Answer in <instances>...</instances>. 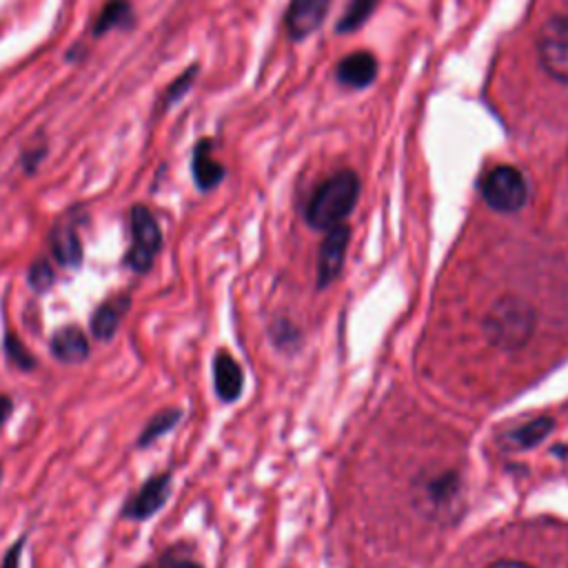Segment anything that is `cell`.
<instances>
[{
  "label": "cell",
  "instance_id": "8992f818",
  "mask_svg": "<svg viewBox=\"0 0 568 568\" xmlns=\"http://www.w3.org/2000/svg\"><path fill=\"white\" fill-rule=\"evenodd\" d=\"M173 475L171 473H158L151 475L142 486L124 501L122 517L129 521H146L151 519L169 499L171 495Z\"/></svg>",
  "mask_w": 568,
  "mask_h": 568
},
{
  "label": "cell",
  "instance_id": "5bb4252c",
  "mask_svg": "<svg viewBox=\"0 0 568 568\" xmlns=\"http://www.w3.org/2000/svg\"><path fill=\"white\" fill-rule=\"evenodd\" d=\"M131 306V297L129 295H118V297H111L106 302H102L93 315H91V335L98 339V342H111L120 328V322L122 317L126 315V308Z\"/></svg>",
  "mask_w": 568,
  "mask_h": 568
},
{
  "label": "cell",
  "instance_id": "44dd1931",
  "mask_svg": "<svg viewBox=\"0 0 568 568\" xmlns=\"http://www.w3.org/2000/svg\"><path fill=\"white\" fill-rule=\"evenodd\" d=\"M55 282V273H53V266L47 257H36L31 264H29V271H27V284L33 293L42 295L47 293Z\"/></svg>",
  "mask_w": 568,
  "mask_h": 568
},
{
  "label": "cell",
  "instance_id": "8fae6325",
  "mask_svg": "<svg viewBox=\"0 0 568 568\" xmlns=\"http://www.w3.org/2000/svg\"><path fill=\"white\" fill-rule=\"evenodd\" d=\"M226 169L213 158V142L200 138L191 153V175L200 191H211L224 180Z\"/></svg>",
  "mask_w": 568,
  "mask_h": 568
},
{
  "label": "cell",
  "instance_id": "603a6c76",
  "mask_svg": "<svg viewBox=\"0 0 568 568\" xmlns=\"http://www.w3.org/2000/svg\"><path fill=\"white\" fill-rule=\"evenodd\" d=\"M24 544H27V535H20V537L9 546V550L4 552L0 568H20V559H22Z\"/></svg>",
  "mask_w": 568,
  "mask_h": 568
},
{
  "label": "cell",
  "instance_id": "e0dca14e",
  "mask_svg": "<svg viewBox=\"0 0 568 568\" xmlns=\"http://www.w3.org/2000/svg\"><path fill=\"white\" fill-rule=\"evenodd\" d=\"M552 426H555V422L550 417H535V419L524 422V424L515 426L513 430H508L506 442L513 448H532L552 430Z\"/></svg>",
  "mask_w": 568,
  "mask_h": 568
},
{
  "label": "cell",
  "instance_id": "5b68a950",
  "mask_svg": "<svg viewBox=\"0 0 568 568\" xmlns=\"http://www.w3.org/2000/svg\"><path fill=\"white\" fill-rule=\"evenodd\" d=\"M537 55L544 71L568 84V16H552L537 36Z\"/></svg>",
  "mask_w": 568,
  "mask_h": 568
},
{
  "label": "cell",
  "instance_id": "d4e9b609",
  "mask_svg": "<svg viewBox=\"0 0 568 568\" xmlns=\"http://www.w3.org/2000/svg\"><path fill=\"white\" fill-rule=\"evenodd\" d=\"M488 568H532V566L526 561H517V559H499V561L490 564Z\"/></svg>",
  "mask_w": 568,
  "mask_h": 568
},
{
  "label": "cell",
  "instance_id": "6da1fadb",
  "mask_svg": "<svg viewBox=\"0 0 568 568\" xmlns=\"http://www.w3.org/2000/svg\"><path fill=\"white\" fill-rule=\"evenodd\" d=\"M535 308L517 295L499 297L484 317L486 337L506 351H517L528 344L535 333Z\"/></svg>",
  "mask_w": 568,
  "mask_h": 568
},
{
  "label": "cell",
  "instance_id": "277c9868",
  "mask_svg": "<svg viewBox=\"0 0 568 568\" xmlns=\"http://www.w3.org/2000/svg\"><path fill=\"white\" fill-rule=\"evenodd\" d=\"M481 197L484 202L499 213H515L528 200L526 178L508 164H499L490 169L481 180Z\"/></svg>",
  "mask_w": 568,
  "mask_h": 568
},
{
  "label": "cell",
  "instance_id": "7a4b0ae2",
  "mask_svg": "<svg viewBox=\"0 0 568 568\" xmlns=\"http://www.w3.org/2000/svg\"><path fill=\"white\" fill-rule=\"evenodd\" d=\"M359 197V178L353 171H339L328 178L306 206V222L313 229L328 231L342 224Z\"/></svg>",
  "mask_w": 568,
  "mask_h": 568
},
{
  "label": "cell",
  "instance_id": "3957f363",
  "mask_svg": "<svg viewBox=\"0 0 568 568\" xmlns=\"http://www.w3.org/2000/svg\"><path fill=\"white\" fill-rule=\"evenodd\" d=\"M131 244L124 253V266L138 275L151 271L155 255L162 248V229L146 204H133L129 211Z\"/></svg>",
  "mask_w": 568,
  "mask_h": 568
},
{
  "label": "cell",
  "instance_id": "484cf974",
  "mask_svg": "<svg viewBox=\"0 0 568 568\" xmlns=\"http://www.w3.org/2000/svg\"><path fill=\"white\" fill-rule=\"evenodd\" d=\"M87 55V49L82 47V44H75V47H71L69 51H67V60L69 62H78V60H82Z\"/></svg>",
  "mask_w": 568,
  "mask_h": 568
},
{
  "label": "cell",
  "instance_id": "83f0119b",
  "mask_svg": "<svg viewBox=\"0 0 568 568\" xmlns=\"http://www.w3.org/2000/svg\"><path fill=\"white\" fill-rule=\"evenodd\" d=\"M0 479H2V466H0Z\"/></svg>",
  "mask_w": 568,
  "mask_h": 568
},
{
  "label": "cell",
  "instance_id": "9c48e42d",
  "mask_svg": "<svg viewBox=\"0 0 568 568\" xmlns=\"http://www.w3.org/2000/svg\"><path fill=\"white\" fill-rule=\"evenodd\" d=\"M49 248H51L53 260L60 266H67V268H80L82 266L84 248H82V240H80L78 229H75L73 222L60 220L51 226Z\"/></svg>",
  "mask_w": 568,
  "mask_h": 568
},
{
  "label": "cell",
  "instance_id": "4fadbf2b",
  "mask_svg": "<svg viewBox=\"0 0 568 568\" xmlns=\"http://www.w3.org/2000/svg\"><path fill=\"white\" fill-rule=\"evenodd\" d=\"M335 75L348 89H366L377 75V60L368 51H353L339 60Z\"/></svg>",
  "mask_w": 568,
  "mask_h": 568
},
{
  "label": "cell",
  "instance_id": "ac0fdd59",
  "mask_svg": "<svg viewBox=\"0 0 568 568\" xmlns=\"http://www.w3.org/2000/svg\"><path fill=\"white\" fill-rule=\"evenodd\" d=\"M197 64H189L178 78H173L171 82H169V87L164 89V93H162V98H160V102H158V111H169L171 106H175L191 89H193V82H195V78H197Z\"/></svg>",
  "mask_w": 568,
  "mask_h": 568
},
{
  "label": "cell",
  "instance_id": "7c38bea8",
  "mask_svg": "<svg viewBox=\"0 0 568 568\" xmlns=\"http://www.w3.org/2000/svg\"><path fill=\"white\" fill-rule=\"evenodd\" d=\"M213 386L222 402H235L242 395L244 373L226 351H217L213 357Z\"/></svg>",
  "mask_w": 568,
  "mask_h": 568
},
{
  "label": "cell",
  "instance_id": "4316f807",
  "mask_svg": "<svg viewBox=\"0 0 568 568\" xmlns=\"http://www.w3.org/2000/svg\"><path fill=\"white\" fill-rule=\"evenodd\" d=\"M173 568H202V566H200V564H195V561L184 559V561H178Z\"/></svg>",
  "mask_w": 568,
  "mask_h": 568
},
{
  "label": "cell",
  "instance_id": "ffe728a7",
  "mask_svg": "<svg viewBox=\"0 0 568 568\" xmlns=\"http://www.w3.org/2000/svg\"><path fill=\"white\" fill-rule=\"evenodd\" d=\"M377 2L379 0H351L348 7L344 9L339 22H337V31L339 33H351V31L359 29L371 18Z\"/></svg>",
  "mask_w": 568,
  "mask_h": 568
},
{
  "label": "cell",
  "instance_id": "52a82bcc",
  "mask_svg": "<svg viewBox=\"0 0 568 568\" xmlns=\"http://www.w3.org/2000/svg\"><path fill=\"white\" fill-rule=\"evenodd\" d=\"M348 237L351 231L344 224H337L333 229H328L322 246H320V260H317V286H326L331 284L342 266H344V255H346V246H348Z\"/></svg>",
  "mask_w": 568,
  "mask_h": 568
},
{
  "label": "cell",
  "instance_id": "d6986e66",
  "mask_svg": "<svg viewBox=\"0 0 568 568\" xmlns=\"http://www.w3.org/2000/svg\"><path fill=\"white\" fill-rule=\"evenodd\" d=\"M2 351H4V357L11 366H16L18 371H33L38 366V359L36 355L27 348V344L20 339L18 333L13 331H4V337H2Z\"/></svg>",
  "mask_w": 568,
  "mask_h": 568
},
{
  "label": "cell",
  "instance_id": "cb8c5ba5",
  "mask_svg": "<svg viewBox=\"0 0 568 568\" xmlns=\"http://www.w3.org/2000/svg\"><path fill=\"white\" fill-rule=\"evenodd\" d=\"M13 408H16L13 399H11L7 393H0V426L7 424V419H9L11 413H13Z\"/></svg>",
  "mask_w": 568,
  "mask_h": 568
},
{
  "label": "cell",
  "instance_id": "7402d4cb",
  "mask_svg": "<svg viewBox=\"0 0 568 568\" xmlns=\"http://www.w3.org/2000/svg\"><path fill=\"white\" fill-rule=\"evenodd\" d=\"M47 151H49V146H47L44 142H40V144H31L29 149H24V151L20 153V166H22V171H24L27 175L38 173V169H40L42 160L47 158Z\"/></svg>",
  "mask_w": 568,
  "mask_h": 568
},
{
  "label": "cell",
  "instance_id": "ba28073f",
  "mask_svg": "<svg viewBox=\"0 0 568 568\" xmlns=\"http://www.w3.org/2000/svg\"><path fill=\"white\" fill-rule=\"evenodd\" d=\"M49 351L60 364H67V366H78L87 362L91 355L89 337L78 324L60 326L49 339Z\"/></svg>",
  "mask_w": 568,
  "mask_h": 568
},
{
  "label": "cell",
  "instance_id": "2e32d148",
  "mask_svg": "<svg viewBox=\"0 0 568 568\" xmlns=\"http://www.w3.org/2000/svg\"><path fill=\"white\" fill-rule=\"evenodd\" d=\"M180 419H182V410L175 408V406L158 410V413L144 424V428L140 430V435H138V439H135V446H138V448L151 446L155 439H160L162 435H166L169 430H173V428L180 424Z\"/></svg>",
  "mask_w": 568,
  "mask_h": 568
},
{
  "label": "cell",
  "instance_id": "9a60e30c",
  "mask_svg": "<svg viewBox=\"0 0 568 568\" xmlns=\"http://www.w3.org/2000/svg\"><path fill=\"white\" fill-rule=\"evenodd\" d=\"M135 9L129 0H106L91 24V36L102 38L115 29L129 31L135 27Z\"/></svg>",
  "mask_w": 568,
  "mask_h": 568
},
{
  "label": "cell",
  "instance_id": "30bf717a",
  "mask_svg": "<svg viewBox=\"0 0 568 568\" xmlns=\"http://www.w3.org/2000/svg\"><path fill=\"white\" fill-rule=\"evenodd\" d=\"M331 0H291L286 11V31L293 40L311 36L326 18Z\"/></svg>",
  "mask_w": 568,
  "mask_h": 568
}]
</instances>
